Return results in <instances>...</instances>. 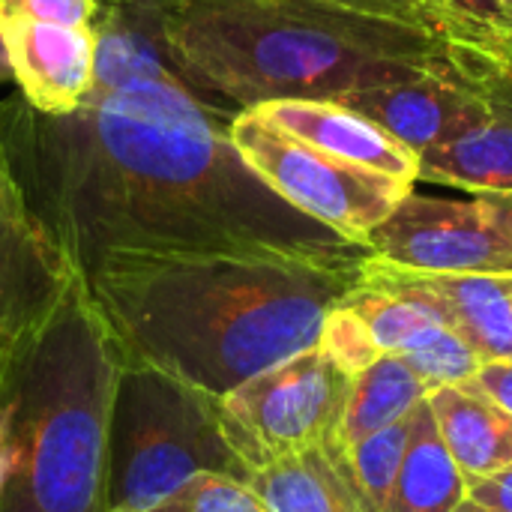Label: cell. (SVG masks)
Wrapping results in <instances>:
<instances>
[{
    "mask_svg": "<svg viewBox=\"0 0 512 512\" xmlns=\"http://www.w3.org/2000/svg\"><path fill=\"white\" fill-rule=\"evenodd\" d=\"M411 429H414V414H408L405 420L348 447L354 474L378 512L387 510V501L393 495V486H396V477H399V468H402V459L408 450Z\"/></svg>",
    "mask_w": 512,
    "mask_h": 512,
    "instance_id": "44dd1931",
    "label": "cell"
},
{
    "mask_svg": "<svg viewBox=\"0 0 512 512\" xmlns=\"http://www.w3.org/2000/svg\"><path fill=\"white\" fill-rule=\"evenodd\" d=\"M366 15H381V18H393V21H405L414 27H432V12L426 6V0H330Z\"/></svg>",
    "mask_w": 512,
    "mask_h": 512,
    "instance_id": "d4e9b609",
    "label": "cell"
},
{
    "mask_svg": "<svg viewBox=\"0 0 512 512\" xmlns=\"http://www.w3.org/2000/svg\"><path fill=\"white\" fill-rule=\"evenodd\" d=\"M282 132L363 168L390 174L405 183L420 180V156L402 147L363 114L333 99H285L255 108Z\"/></svg>",
    "mask_w": 512,
    "mask_h": 512,
    "instance_id": "5bb4252c",
    "label": "cell"
},
{
    "mask_svg": "<svg viewBox=\"0 0 512 512\" xmlns=\"http://www.w3.org/2000/svg\"><path fill=\"white\" fill-rule=\"evenodd\" d=\"M429 399L426 381L396 354H381L354 378V390L342 420V441L351 447L417 411Z\"/></svg>",
    "mask_w": 512,
    "mask_h": 512,
    "instance_id": "d6986e66",
    "label": "cell"
},
{
    "mask_svg": "<svg viewBox=\"0 0 512 512\" xmlns=\"http://www.w3.org/2000/svg\"><path fill=\"white\" fill-rule=\"evenodd\" d=\"M507 63H512V57H510V60H507Z\"/></svg>",
    "mask_w": 512,
    "mask_h": 512,
    "instance_id": "d6a6232c",
    "label": "cell"
},
{
    "mask_svg": "<svg viewBox=\"0 0 512 512\" xmlns=\"http://www.w3.org/2000/svg\"><path fill=\"white\" fill-rule=\"evenodd\" d=\"M201 474L249 480L225 441L219 399L159 369L123 363L108 429V510H144Z\"/></svg>",
    "mask_w": 512,
    "mask_h": 512,
    "instance_id": "5b68a950",
    "label": "cell"
},
{
    "mask_svg": "<svg viewBox=\"0 0 512 512\" xmlns=\"http://www.w3.org/2000/svg\"><path fill=\"white\" fill-rule=\"evenodd\" d=\"M180 69L216 105L342 99L417 78L453 57L429 27L330 0H168Z\"/></svg>",
    "mask_w": 512,
    "mask_h": 512,
    "instance_id": "3957f363",
    "label": "cell"
},
{
    "mask_svg": "<svg viewBox=\"0 0 512 512\" xmlns=\"http://www.w3.org/2000/svg\"><path fill=\"white\" fill-rule=\"evenodd\" d=\"M354 375L318 345L219 399V423L249 471L342 438Z\"/></svg>",
    "mask_w": 512,
    "mask_h": 512,
    "instance_id": "52a82bcc",
    "label": "cell"
},
{
    "mask_svg": "<svg viewBox=\"0 0 512 512\" xmlns=\"http://www.w3.org/2000/svg\"><path fill=\"white\" fill-rule=\"evenodd\" d=\"M96 84L93 93H111L141 81L180 84L207 99L180 69L168 39V0H102L96 24ZM222 108V105H219ZM231 111V108H228Z\"/></svg>",
    "mask_w": 512,
    "mask_h": 512,
    "instance_id": "4fadbf2b",
    "label": "cell"
},
{
    "mask_svg": "<svg viewBox=\"0 0 512 512\" xmlns=\"http://www.w3.org/2000/svg\"><path fill=\"white\" fill-rule=\"evenodd\" d=\"M123 357L78 279L0 354V512H108V429Z\"/></svg>",
    "mask_w": 512,
    "mask_h": 512,
    "instance_id": "277c9868",
    "label": "cell"
},
{
    "mask_svg": "<svg viewBox=\"0 0 512 512\" xmlns=\"http://www.w3.org/2000/svg\"><path fill=\"white\" fill-rule=\"evenodd\" d=\"M246 489L264 512H378L342 438L249 471Z\"/></svg>",
    "mask_w": 512,
    "mask_h": 512,
    "instance_id": "9a60e30c",
    "label": "cell"
},
{
    "mask_svg": "<svg viewBox=\"0 0 512 512\" xmlns=\"http://www.w3.org/2000/svg\"><path fill=\"white\" fill-rule=\"evenodd\" d=\"M366 261L117 252L84 285L123 363L222 399L318 345L327 312L360 285Z\"/></svg>",
    "mask_w": 512,
    "mask_h": 512,
    "instance_id": "7a4b0ae2",
    "label": "cell"
},
{
    "mask_svg": "<svg viewBox=\"0 0 512 512\" xmlns=\"http://www.w3.org/2000/svg\"><path fill=\"white\" fill-rule=\"evenodd\" d=\"M468 483V501L495 512H512V465L501 474L465 480Z\"/></svg>",
    "mask_w": 512,
    "mask_h": 512,
    "instance_id": "484cf974",
    "label": "cell"
},
{
    "mask_svg": "<svg viewBox=\"0 0 512 512\" xmlns=\"http://www.w3.org/2000/svg\"><path fill=\"white\" fill-rule=\"evenodd\" d=\"M507 288H510V297H512V273H507Z\"/></svg>",
    "mask_w": 512,
    "mask_h": 512,
    "instance_id": "1f68e13d",
    "label": "cell"
},
{
    "mask_svg": "<svg viewBox=\"0 0 512 512\" xmlns=\"http://www.w3.org/2000/svg\"><path fill=\"white\" fill-rule=\"evenodd\" d=\"M468 384H474L483 396H489L498 408H504L512 417V360L483 363L480 372Z\"/></svg>",
    "mask_w": 512,
    "mask_h": 512,
    "instance_id": "4316f807",
    "label": "cell"
},
{
    "mask_svg": "<svg viewBox=\"0 0 512 512\" xmlns=\"http://www.w3.org/2000/svg\"><path fill=\"white\" fill-rule=\"evenodd\" d=\"M465 501V474L450 456L426 399L414 411L408 450L384 512H456Z\"/></svg>",
    "mask_w": 512,
    "mask_h": 512,
    "instance_id": "e0dca14e",
    "label": "cell"
},
{
    "mask_svg": "<svg viewBox=\"0 0 512 512\" xmlns=\"http://www.w3.org/2000/svg\"><path fill=\"white\" fill-rule=\"evenodd\" d=\"M426 6H429V0H426Z\"/></svg>",
    "mask_w": 512,
    "mask_h": 512,
    "instance_id": "836d02e7",
    "label": "cell"
},
{
    "mask_svg": "<svg viewBox=\"0 0 512 512\" xmlns=\"http://www.w3.org/2000/svg\"><path fill=\"white\" fill-rule=\"evenodd\" d=\"M489 210L492 216L507 228V234L512 237V192H489V195H477Z\"/></svg>",
    "mask_w": 512,
    "mask_h": 512,
    "instance_id": "83f0119b",
    "label": "cell"
},
{
    "mask_svg": "<svg viewBox=\"0 0 512 512\" xmlns=\"http://www.w3.org/2000/svg\"><path fill=\"white\" fill-rule=\"evenodd\" d=\"M18 96L48 117L75 114L96 84L93 30L42 24L0 6Z\"/></svg>",
    "mask_w": 512,
    "mask_h": 512,
    "instance_id": "8fae6325",
    "label": "cell"
},
{
    "mask_svg": "<svg viewBox=\"0 0 512 512\" xmlns=\"http://www.w3.org/2000/svg\"><path fill=\"white\" fill-rule=\"evenodd\" d=\"M228 135L243 162L279 198L360 246L414 189V183L336 159L282 132L255 108L240 111Z\"/></svg>",
    "mask_w": 512,
    "mask_h": 512,
    "instance_id": "8992f818",
    "label": "cell"
},
{
    "mask_svg": "<svg viewBox=\"0 0 512 512\" xmlns=\"http://www.w3.org/2000/svg\"><path fill=\"white\" fill-rule=\"evenodd\" d=\"M0 6L42 24L93 30L102 0H0Z\"/></svg>",
    "mask_w": 512,
    "mask_h": 512,
    "instance_id": "cb8c5ba5",
    "label": "cell"
},
{
    "mask_svg": "<svg viewBox=\"0 0 512 512\" xmlns=\"http://www.w3.org/2000/svg\"><path fill=\"white\" fill-rule=\"evenodd\" d=\"M237 114L162 81L90 93L66 117L12 93L0 99V156L81 279L117 252L366 261V246L291 207L243 162L228 135Z\"/></svg>",
    "mask_w": 512,
    "mask_h": 512,
    "instance_id": "6da1fadb",
    "label": "cell"
},
{
    "mask_svg": "<svg viewBox=\"0 0 512 512\" xmlns=\"http://www.w3.org/2000/svg\"><path fill=\"white\" fill-rule=\"evenodd\" d=\"M318 348L339 369H345L354 378L381 357V348H378L369 324L345 300L327 312L324 327H321V336H318Z\"/></svg>",
    "mask_w": 512,
    "mask_h": 512,
    "instance_id": "7402d4cb",
    "label": "cell"
},
{
    "mask_svg": "<svg viewBox=\"0 0 512 512\" xmlns=\"http://www.w3.org/2000/svg\"><path fill=\"white\" fill-rule=\"evenodd\" d=\"M483 114L447 144L420 156V180L474 195L512 192V63L474 51Z\"/></svg>",
    "mask_w": 512,
    "mask_h": 512,
    "instance_id": "7c38bea8",
    "label": "cell"
},
{
    "mask_svg": "<svg viewBox=\"0 0 512 512\" xmlns=\"http://www.w3.org/2000/svg\"><path fill=\"white\" fill-rule=\"evenodd\" d=\"M333 102L363 114L417 156L447 144L483 114V90L471 48L465 45H453V57L438 69L408 81L357 90Z\"/></svg>",
    "mask_w": 512,
    "mask_h": 512,
    "instance_id": "9c48e42d",
    "label": "cell"
},
{
    "mask_svg": "<svg viewBox=\"0 0 512 512\" xmlns=\"http://www.w3.org/2000/svg\"><path fill=\"white\" fill-rule=\"evenodd\" d=\"M78 279L0 156V354L42 327Z\"/></svg>",
    "mask_w": 512,
    "mask_h": 512,
    "instance_id": "30bf717a",
    "label": "cell"
},
{
    "mask_svg": "<svg viewBox=\"0 0 512 512\" xmlns=\"http://www.w3.org/2000/svg\"><path fill=\"white\" fill-rule=\"evenodd\" d=\"M456 512H495V510H486V507H480V504H474V501H465V504H462Z\"/></svg>",
    "mask_w": 512,
    "mask_h": 512,
    "instance_id": "4dcf8cb0",
    "label": "cell"
},
{
    "mask_svg": "<svg viewBox=\"0 0 512 512\" xmlns=\"http://www.w3.org/2000/svg\"><path fill=\"white\" fill-rule=\"evenodd\" d=\"M12 81V60H9V45H6V36H3V27H0V84Z\"/></svg>",
    "mask_w": 512,
    "mask_h": 512,
    "instance_id": "f1b7e54d",
    "label": "cell"
},
{
    "mask_svg": "<svg viewBox=\"0 0 512 512\" xmlns=\"http://www.w3.org/2000/svg\"><path fill=\"white\" fill-rule=\"evenodd\" d=\"M108 512H264V507L243 483L216 474H201L153 507Z\"/></svg>",
    "mask_w": 512,
    "mask_h": 512,
    "instance_id": "603a6c76",
    "label": "cell"
},
{
    "mask_svg": "<svg viewBox=\"0 0 512 512\" xmlns=\"http://www.w3.org/2000/svg\"><path fill=\"white\" fill-rule=\"evenodd\" d=\"M366 249L414 273H512V237L477 195L453 201L411 189L366 237Z\"/></svg>",
    "mask_w": 512,
    "mask_h": 512,
    "instance_id": "ba28073f",
    "label": "cell"
},
{
    "mask_svg": "<svg viewBox=\"0 0 512 512\" xmlns=\"http://www.w3.org/2000/svg\"><path fill=\"white\" fill-rule=\"evenodd\" d=\"M420 276L447 306L453 330L480 354L483 363L512 360V297L507 273Z\"/></svg>",
    "mask_w": 512,
    "mask_h": 512,
    "instance_id": "ac0fdd59",
    "label": "cell"
},
{
    "mask_svg": "<svg viewBox=\"0 0 512 512\" xmlns=\"http://www.w3.org/2000/svg\"><path fill=\"white\" fill-rule=\"evenodd\" d=\"M438 432L465 480L492 477L512 465V417L474 384L438 387L429 393Z\"/></svg>",
    "mask_w": 512,
    "mask_h": 512,
    "instance_id": "2e32d148",
    "label": "cell"
},
{
    "mask_svg": "<svg viewBox=\"0 0 512 512\" xmlns=\"http://www.w3.org/2000/svg\"><path fill=\"white\" fill-rule=\"evenodd\" d=\"M6 438H3V426H0V489H3V483H6Z\"/></svg>",
    "mask_w": 512,
    "mask_h": 512,
    "instance_id": "f546056e",
    "label": "cell"
},
{
    "mask_svg": "<svg viewBox=\"0 0 512 512\" xmlns=\"http://www.w3.org/2000/svg\"><path fill=\"white\" fill-rule=\"evenodd\" d=\"M432 27L453 45L512 57V0H429Z\"/></svg>",
    "mask_w": 512,
    "mask_h": 512,
    "instance_id": "ffe728a7",
    "label": "cell"
}]
</instances>
